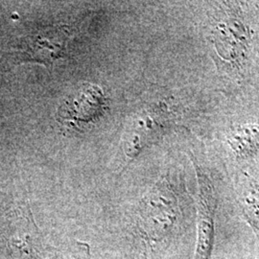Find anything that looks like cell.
<instances>
[{
    "instance_id": "1",
    "label": "cell",
    "mask_w": 259,
    "mask_h": 259,
    "mask_svg": "<svg viewBox=\"0 0 259 259\" xmlns=\"http://www.w3.org/2000/svg\"><path fill=\"white\" fill-rule=\"evenodd\" d=\"M198 179V222L195 259H211L217 200L210 178L195 162Z\"/></svg>"
},
{
    "instance_id": "7",
    "label": "cell",
    "mask_w": 259,
    "mask_h": 259,
    "mask_svg": "<svg viewBox=\"0 0 259 259\" xmlns=\"http://www.w3.org/2000/svg\"><path fill=\"white\" fill-rule=\"evenodd\" d=\"M77 253L71 259H90V247L84 243H77Z\"/></svg>"
},
{
    "instance_id": "6",
    "label": "cell",
    "mask_w": 259,
    "mask_h": 259,
    "mask_svg": "<svg viewBox=\"0 0 259 259\" xmlns=\"http://www.w3.org/2000/svg\"><path fill=\"white\" fill-rule=\"evenodd\" d=\"M243 26L238 21L229 22V25L226 23L219 24L218 26V40L221 41V48L224 50L223 56H227L228 49L231 50L230 57H234L235 54V47L238 49L245 48V30H243ZM236 54H238L236 52Z\"/></svg>"
},
{
    "instance_id": "2",
    "label": "cell",
    "mask_w": 259,
    "mask_h": 259,
    "mask_svg": "<svg viewBox=\"0 0 259 259\" xmlns=\"http://www.w3.org/2000/svg\"><path fill=\"white\" fill-rule=\"evenodd\" d=\"M106 103L101 91L93 85H85L62 105L59 118L63 124L70 123L73 128L82 130L83 124L91 123L100 116Z\"/></svg>"
},
{
    "instance_id": "4",
    "label": "cell",
    "mask_w": 259,
    "mask_h": 259,
    "mask_svg": "<svg viewBox=\"0 0 259 259\" xmlns=\"http://www.w3.org/2000/svg\"><path fill=\"white\" fill-rule=\"evenodd\" d=\"M228 140L237 157H250L258 152L259 126L255 124L239 126L232 131Z\"/></svg>"
},
{
    "instance_id": "3",
    "label": "cell",
    "mask_w": 259,
    "mask_h": 259,
    "mask_svg": "<svg viewBox=\"0 0 259 259\" xmlns=\"http://www.w3.org/2000/svg\"><path fill=\"white\" fill-rule=\"evenodd\" d=\"M241 209L259 242V181L248 173H242L236 183Z\"/></svg>"
},
{
    "instance_id": "5",
    "label": "cell",
    "mask_w": 259,
    "mask_h": 259,
    "mask_svg": "<svg viewBox=\"0 0 259 259\" xmlns=\"http://www.w3.org/2000/svg\"><path fill=\"white\" fill-rule=\"evenodd\" d=\"M66 34L61 33L60 30L56 32L49 31L38 35L31 44V53L34 57H41V63L46 65H50L53 60L61 55V52L64 50L65 41L57 42L59 40H65Z\"/></svg>"
}]
</instances>
